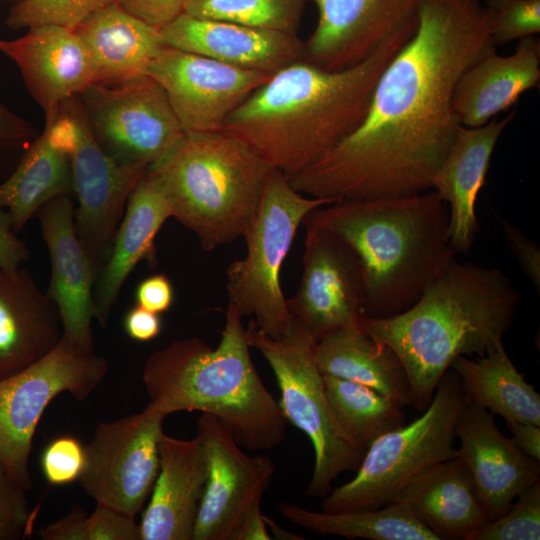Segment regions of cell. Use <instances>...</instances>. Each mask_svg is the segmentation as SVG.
Wrapping results in <instances>:
<instances>
[{
  "label": "cell",
  "mask_w": 540,
  "mask_h": 540,
  "mask_svg": "<svg viewBox=\"0 0 540 540\" xmlns=\"http://www.w3.org/2000/svg\"><path fill=\"white\" fill-rule=\"evenodd\" d=\"M136 305L151 312H167L174 302V288L164 274H154L142 280L135 292Z\"/></svg>",
  "instance_id": "ee69618b"
},
{
  "label": "cell",
  "mask_w": 540,
  "mask_h": 540,
  "mask_svg": "<svg viewBox=\"0 0 540 540\" xmlns=\"http://www.w3.org/2000/svg\"><path fill=\"white\" fill-rule=\"evenodd\" d=\"M451 369L469 401L501 416L506 423L540 425V395L512 363L503 342L481 357H458Z\"/></svg>",
  "instance_id": "4dcf8cb0"
},
{
  "label": "cell",
  "mask_w": 540,
  "mask_h": 540,
  "mask_svg": "<svg viewBox=\"0 0 540 540\" xmlns=\"http://www.w3.org/2000/svg\"><path fill=\"white\" fill-rule=\"evenodd\" d=\"M455 436L457 456L491 519L504 514L522 491L540 481V461L501 433L494 414L469 400L458 418Z\"/></svg>",
  "instance_id": "ac0fdd59"
},
{
  "label": "cell",
  "mask_w": 540,
  "mask_h": 540,
  "mask_svg": "<svg viewBox=\"0 0 540 540\" xmlns=\"http://www.w3.org/2000/svg\"><path fill=\"white\" fill-rule=\"evenodd\" d=\"M165 46L273 75L303 61L298 35L204 19L185 12L159 30Z\"/></svg>",
  "instance_id": "44dd1931"
},
{
  "label": "cell",
  "mask_w": 540,
  "mask_h": 540,
  "mask_svg": "<svg viewBox=\"0 0 540 540\" xmlns=\"http://www.w3.org/2000/svg\"><path fill=\"white\" fill-rule=\"evenodd\" d=\"M506 424L517 446L528 456L540 461V425L529 422Z\"/></svg>",
  "instance_id": "c3c4849f"
},
{
  "label": "cell",
  "mask_w": 540,
  "mask_h": 540,
  "mask_svg": "<svg viewBox=\"0 0 540 540\" xmlns=\"http://www.w3.org/2000/svg\"><path fill=\"white\" fill-rule=\"evenodd\" d=\"M7 1H10V2H12V3H16V2H19V1H21V0H7Z\"/></svg>",
  "instance_id": "f907efd6"
},
{
  "label": "cell",
  "mask_w": 540,
  "mask_h": 540,
  "mask_svg": "<svg viewBox=\"0 0 540 540\" xmlns=\"http://www.w3.org/2000/svg\"><path fill=\"white\" fill-rule=\"evenodd\" d=\"M147 74L165 90L185 133L222 131L232 113L271 77L165 45Z\"/></svg>",
  "instance_id": "5bb4252c"
},
{
  "label": "cell",
  "mask_w": 540,
  "mask_h": 540,
  "mask_svg": "<svg viewBox=\"0 0 540 540\" xmlns=\"http://www.w3.org/2000/svg\"><path fill=\"white\" fill-rule=\"evenodd\" d=\"M540 41L518 40L515 51L501 56L496 47L477 58L460 76L452 111L464 127H479L513 106L520 96L539 86Z\"/></svg>",
  "instance_id": "d4e9b609"
},
{
  "label": "cell",
  "mask_w": 540,
  "mask_h": 540,
  "mask_svg": "<svg viewBox=\"0 0 540 540\" xmlns=\"http://www.w3.org/2000/svg\"><path fill=\"white\" fill-rule=\"evenodd\" d=\"M25 493L0 462V540H18L31 534L37 512L30 509Z\"/></svg>",
  "instance_id": "ab89813d"
},
{
  "label": "cell",
  "mask_w": 540,
  "mask_h": 540,
  "mask_svg": "<svg viewBox=\"0 0 540 540\" xmlns=\"http://www.w3.org/2000/svg\"><path fill=\"white\" fill-rule=\"evenodd\" d=\"M188 0H117L126 12L160 30L185 10Z\"/></svg>",
  "instance_id": "b9f144b4"
},
{
  "label": "cell",
  "mask_w": 540,
  "mask_h": 540,
  "mask_svg": "<svg viewBox=\"0 0 540 540\" xmlns=\"http://www.w3.org/2000/svg\"><path fill=\"white\" fill-rule=\"evenodd\" d=\"M37 135L27 120L0 100V153L24 150Z\"/></svg>",
  "instance_id": "7bdbcfd3"
},
{
  "label": "cell",
  "mask_w": 540,
  "mask_h": 540,
  "mask_svg": "<svg viewBox=\"0 0 540 540\" xmlns=\"http://www.w3.org/2000/svg\"><path fill=\"white\" fill-rule=\"evenodd\" d=\"M108 361L62 336L28 368L0 379V462L26 491L32 487L29 457L39 420L49 403L68 392L85 401L108 372Z\"/></svg>",
  "instance_id": "30bf717a"
},
{
  "label": "cell",
  "mask_w": 540,
  "mask_h": 540,
  "mask_svg": "<svg viewBox=\"0 0 540 540\" xmlns=\"http://www.w3.org/2000/svg\"><path fill=\"white\" fill-rule=\"evenodd\" d=\"M85 464V445L72 436H60L50 441L40 459L45 480L57 486L79 480Z\"/></svg>",
  "instance_id": "f35d334b"
},
{
  "label": "cell",
  "mask_w": 540,
  "mask_h": 540,
  "mask_svg": "<svg viewBox=\"0 0 540 540\" xmlns=\"http://www.w3.org/2000/svg\"><path fill=\"white\" fill-rule=\"evenodd\" d=\"M304 226L300 285L286 303L289 313L318 340L359 322L364 315L365 285L359 259L343 239L324 228Z\"/></svg>",
  "instance_id": "9a60e30c"
},
{
  "label": "cell",
  "mask_w": 540,
  "mask_h": 540,
  "mask_svg": "<svg viewBox=\"0 0 540 540\" xmlns=\"http://www.w3.org/2000/svg\"><path fill=\"white\" fill-rule=\"evenodd\" d=\"M73 30L90 58L94 83L147 74L150 61L164 46L158 29L118 3L93 12Z\"/></svg>",
  "instance_id": "83f0119b"
},
{
  "label": "cell",
  "mask_w": 540,
  "mask_h": 540,
  "mask_svg": "<svg viewBox=\"0 0 540 540\" xmlns=\"http://www.w3.org/2000/svg\"><path fill=\"white\" fill-rule=\"evenodd\" d=\"M123 327L132 340L147 342L160 334L162 321L160 314L135 305L125 314Z\"/></svg>",
  "instance_id": "bcb514c9"
},
{
  "label": "cell",
  "mask_w": 540,
  "mask_h": 540,
  "mask_svg": "<svg viewBox=\"0 0 540 540\" xmlns=\"http://www.w3.org/2000/svg\"><path fill=\"white\" fill-rule=\"evenodd\" d=\"M314 356L322 374L366 385L411 407L409 380L399 357L364 331L359 322L318 339Z\"/></svg>",
  "instance_id": "f1b7e54d"
},
{
  "label": "cell",
  "mask_w": 540,
  "mask_h": 540,
  "mask_svg": "<svg viewBox=\"0 0 540 540\" xmlns=\"http://www.w3.org/2000/svg\"><path fill=\"white\" fill-rule=\"evenodd\" d=\"M303 225L329 230L355 252L362 267L364 315L388 318L409 309L446 263L449 211L434 191L344 200L310 211Z\"/></svg>",
  "instance_id": "277c9868"
},
{
  "label": "cell",
  "mask_w": 540,
  "mask_h": 540,
  "mask_svg": "<svg viewBox=\"0 0 540 540\" xmlns=\"http://www.w3.org/2000/svg\"><path fill=\"white\" fill-rule=\"evenodd\" d=\"M74 203L60 196L37 213L51 265L46 294L58 308L63 337L93 350L92 321L97 274L74 227Z\"/></svg>",
  "instance_id": "d6986e66"
},
{
  "label": "cell",
  "mask_w": 540,
  "mask_h": 540,
  "mask_svg": "<svg viewBox=\"0 0 540 540\" xmlns=\"http://www.w3.org/2000/svg\"><path fill=\"white\" fill-rule=\"evenodd\" d=\"M508 248L517 260L525 276L540 292V247L517 226L498 216Z\"/></svg>",
  "instance_id": "60d3db41"
},
{
  "label": "cell",
  "mask_w": 540,
  "mask_h": 540,
  "mask_svg": "<svg viewBox=\"0 0 540 540\" xmlns=\"http://www.w3.org/2000/svg\"><path fill=\"white\" fill-rule=\"evenodd\" d=\"M245 330L250 347L264 356L274 372L283 415L313 445L315 462L305 495L324 498L340 474L358 469L365 452L349 440L333 416L315 361L317 340L292 315L279 338L267 336L252 320Z\"/></svg>",
  "instance_id": "ba28073f"
},
{
  "label": "cell",
  "mask_w": 540,
  "mask_h": 540,
  "mask_svg": "<svg viewBox=\"0 0 540 540\" xmlns=\"http://www.w3.org/2000/svg\"><path fill=\"white\" fill-rule=\"evenodd\" d=\"M60 107L73 125L69 157L77 200L74 227L98 276L111 252L129 196L148 168L121 164L99 146L87 125L79 95Z\"/></svg>",
  "instance_id": "4fadbf2b"
},
{
  "label": "cell",
  "mask_w": 540,
  "mask_h": 540,
  "mask_svg": "<svg viewBox=\"0 0 540 540\" xmlns=\"http://www.w3.org/2000/svg\"><path fill=\"white\" fill-rule=\"evenodd\" d=\"M540 481L522 491L510 508L473 531L466 540H539Z\"/></svg>",
  "instance_id": "8d00e7d4"
},
{
  "label": "cell",
  "mask_w": 540,
  "mask_h": 540,
  "mask_svg": "<svg viewBox=\"0 0 540 540\" xmlns=\"http://www.w3.org/2000/svg\"><path fill=\"white\" fill-rule=\"evenodd\" d=\"M311 1L318 19L303 41V61L340 71L363 62L393 35L417 24L427 0Z\"/></svg>",
  "instance_id": "e0dca14e"
},
{
  "label": "cell",
  "mask_w": 540,
  "mask_h": 540,
  "mask_svg": "<svg viewBox=\"0 0 540 540\" xmlns=\"http://www.w3.org/2000/svg\"><path fill=\"white\" fill-rule=\"evenodd\" d=\"M160 468L139 524L141 540H192L208 477L202 439L163 434Z\"/></svg>",
  "instance_id": "7402d4cb"
},
{
  "label": "cell",
  "mask_w": 540,
  "mask_h": 540,
  "mask_svg": "<svg viewBox=\"0 0 540 540\" xmlns=\"http://www.w3.org/2000/svg\"><path fill=\"white\" fill-rule=\"evenodd\" d=\"M479 0H427L414 35L380 74L357 128L320 160L287 177L298 192L332 202L398 198L432 189L461 126L456 84L495 48Z\"/></svg>",
  "instance_id": "6da1fadb"
},
{
  "label": "cell",
  "mask_w": 540,
  "mask_h": 540,
  "mask_svg": "<svg viewBox=\"0 0 540 540\" xmlns=\"http://www.w3.org/2000/svg\"><path fill=\"white\" fill-rule=\"evenodd\" d=\"M117 0H21L13 3L5 24L12 30L41 25L74 29L86 17Z\"/></svg>",
  "instance_id": "d590c367"
},
{
  "label": "cell",
  "mask_w": 540,
  "mask_h": 540,
  "mask_svg": "<svg viewBox=\"0 0 540 540\" xmlns=\"http://www.w3.org/2000/svg\"><path fill=\"white\" fill-rule=\"evenodd\" d=\"M278 511L289 522L319 535L370 540H439L396 501L374 510L345 512H317L283 502Z\"/></svg>",
  "instance_id": "1f68e13d"
},
{
  "label": "cell",
  "mask_w": 540,
  "mask_h": 540,
  "mask_svg": "<svg viewBox=\"0 0 540 540\" xmlns=\"http://www.w3.org/2000/svg\"><path fill=\"white\" fill-rule=\"evenodd\" d=\"M0 53L18 67L25 87L51 125L67 99L94 83L88 53L73 29L41 25L16 39H0Z\"/></svg>",
  "instance_id": "ffe728a7"
},
{
  "label": "cell",
  "mask_w": 540,
  "mask_h": 540,
  "mask_svg": "<svg viewBox=\"0 0 540 540\" xmlns=\"http://www.w3.org/2000/svg\"><path fill=\"white\" fill-rule=\"evenodd\" d=\"M263 497L256 498L242 515L231 540H271L261 509Z\"/></svg>",
  "instance_id": "7dc6e473"
},
{
  "label": "cell",
  "mask_w": 540,
  "mask_h": 540,
  "mask_svg": "<svg viewBox=\"0 0 540 540\" xmlns=\"http://www.w3.org/2000/svg\"><path fill=\"white\" fill-rule=\"evenodd\" d=\"M309 0H188L184 12L199 18L233 22L297 35Z\"/></svg>",
  "instance_id": "836d02e7"
},
{
  "label": "cell",
  "mask_w": 540,
  "mask_h": 540,
  "mask_svg": "<svg viewBox=\"0 0 540 540\" xmlns=\"http://www.w3.org/2000/svg\"><path fill=\"white\" fill-rule=\"evenodd\" d=\"M148 170L174 217L205 251L243 237L257 213L272 167L225 132L185 133Z\"/></svg>",
  "instance_id": "8992f818"
},
{
  "label": "cell",
  "mask_w": 540,
  "mask_h": 540,
  "mask_svg": "<svg viewBox=\"0 0 540 540\" xmlns=\"http://www.w3.org/2000/svg\"><path fill=\"white\" fill-rule=\"evenodd\" d=\"M208 461V477L192 540H231L242 515L263 497L275 473L270 458L247 455L213 415L197 420Z\"/></svg>",
  "instance_id": "2e32d148"
},
{
  "label": "cell",
  "mask_w": 540,
  "mask_h": 540,
  "mask_svg": "<svg viewBox=\"0 0 540 540\" xmlns=\"http://www.w3.org/2000/svg\"><path fill=\"white\" fill-rule=\"evenodd\" d=\"M43 540H141L135 519L112 508L96 504L87 515L74 507L67 515L39 531Z\"/></svg>",
  "instance_id": "e575fe53"
},
{
  "label": "cell",
  "mask_w": 540,
  "mask_h": 540,
  "mask_svg": "<svg viewBox=\"0 0 540 540\" xmlns=\"http://www.w3.org/2000/svg\"><path fill=\"white\" fill-rule=\"evenodd\" d=\"M493 45L536 36L540 32V0H485Z\"/></svg>",
  "instance_id": "74e56055"
},
{
  "label": "cell",
  "mask_w": 540,
  "mask_h": 540,
  "mask_svg": "<svg viewBox=\"0 0 540 540\" xmlns=\"http://www.w3.org/2000/svg\"><path fill=\"white\" fill-rule=\"evenodd\" d=\"M79 98L94 139L121 164L149 168L185 134L165 90L148 74L93 83Z\"/></svg>",
  "instance_id": "8fae6325"
},
{
  "label": "cell",
  "mask_w": 540,
  "mask_h": 540,
  "mask_svg": "<svg viewBox=\"0 0 540 540\" xmlns=\"http://www.w3.org/2000/svg\"><path fill=\"white\" fill-rule=\"evenodd\" d=\"M467 402L461 381L450 368L422 415L377 438L366 450L355 476L323 498L322 511L381 508L394 502L418 472L456 457L455 428Z\"/></svg>",
  "instance_id": "52a82bcc"
},
{
  "label": "cell",
  "mask_w": 540,
  "mask_h": 540,
  "mask_svg": "<svg viewBox=\"0 0 540 540\" xmlns=\"http://www.w3.org/2000/svg\"><path fill=\"white\" fill-rule=\"evenodd\" d=\"M333 203L296 191L285 175L270 171L256 215L244 238L247 254L227 270L228 304L251 316L264 334L279 338L291 314L280 283V271L298 228L315 208Z\"/></svg>",
  "instance_id": "9c48e42d"
},
{
  "label": "cell",
  "mask_w": 540,
  "mask_h": 540,
  "mask_svg": "<svg viewBox=\"0 0 540 540\" xmlns=\"http://www.w3.org/2000/svg\"><path fill=\"white\" fill-rule=\"evenodd\" d=\"M519 301L502 270L454 256L409 309L388 318L362 316L359 325L397 354L411 407L423 412L458 357H481L503 342Z\"/></svg>",
  "instance_id": "3957f363"
},
{
  "label": "cell",
  "mask_w": 540,
  "mask_h": 540,
  "mask_svg": "<svg viewBox=\"0 0 540 540\" xmlns=\"http://www.w3.org/2000/svg\"><path fill=\"white\" fill-rule=\"evenodd\" d=\"M29 256L28 247L13 230L8 212L0 208V269L19 268Z\"/></svg>",
  "instance_id": "f6af8a7d"
},
{
  "label": "cell",
  "mask_w": 540,
  "mask_h": 540,
  "mask_svg": "<svg viewBox=\"0 0 540 540\" xmlns=\"http://www.w3.org/2000/svg\"><path fill=\"white\" fill-rule=\"evenodd\" d=\"M417 27H405L348 69L326 71L305 61L281 69L232 113L222 131L286 178L302 171L362 122L380 74Z\"/></svg>",
  "instance_id": "7a4b0ae2"
},
{
  "label": "cell",
  "mask_w": 540,
  "mask_h": 540,
  "mask_svg": "<svg viewBox=\"0 0 540 540\" xmlns=\"http://www.w3.org/2000/svg\"><path fill=\"white\" fill-rule=\"evenodd\" d=\"M333 416L349 440L360 450L380 436L406 423L403 405L353 381L323 374Z\"/></svg>",
  "instance_id": "d6a6232c"
},
{
  "label": "cell",
  "mask_w": 540,
  "mask_h": 540,
  "mask_svg": "<svg viewBox=\"0 0 540 540\" xmlns=\"http://www.w3.org/2000/svg\"><path fill=\"white\" fill-rule=\"evenodd\" d=\"M514 116L515 110L479 127L460 126L433 177L432 190L448 207L449 244L455 254H467L474 244L479 231L476 200L486 184L496 144Z\"/></svg>",
  "instance_id": "603a6c76"
},
{
  "label": "cell",
  "mask_w": 540,
  "mask_h": 540,
  "mask_svg": "<svg viewBox=\"0 0 540 540\" xmlns=\"http://www.w3.org/2000/svg\"><path fill=\"white\" fill-rule=\"evenodd\" d=\"M268 531L272 539L276 540H302V536L295 534L278 524L274 519L264 516Z\"/></svg>",
  "instance_id": "681fc988"
},
{
  "label": "cell",
  "mask_w": 540,
  "mask_h": 540,
  "mask_svg": "<svg viewBox=\"0 0 540 540\" xmlns=\"http://www.w3.org/2000/svg\"><path fill=\"white\" fill-rule=\"evenodd\" d=\"M165 417L149 403L140 413L95 427L85 445L86 464L79 482L96 504L135 519L159 473Z\"/></svg>",
  "instance_id": "7c38bea8"
},
{
  "label": "cell",
  "mask_w": 540,
  "mask_h": 540,
  "mask_svg": "<svg viewBox=\"0 0 540 540\" xmlns=\"http://www.w3.org/2000/svg\"><path fill=\"white\" fill-rule=\"evenodd\" d=\"M62 336L57 306L30 273L0 269V379L42 359Z\"/></svg>",
  "instance_id": "cb8c5ba5"
},
{
  "label": "cell",
  "mask_w": 540,
  "mask_h": 540,
  "mask_svg": "<svg viewBox=\"0 0 540 540\" xmlns=\"http://www.w3.org/2000/svg\"><path fill=\"white\" fill-rule=\"evenodd\" d=\"M73 195L70 157L44 128L23 150L14 171L0 183V208L8 212L18 233L46 203Z\"/></svg>",
  "instance_id": "f546056e"
},
{
  "label": "cell",
  "mask_w": 540,
  "mask_h": 540,
  "mask_svg": "<svg viewBox=\"0 0 540 540\" xmlns=\"http://www.w3.org/2000/svg\"><path fill=\"white\" fill-rule=\"evenodd\" d=\"M172 208L155 176L147 170L129 196L111 252L94 287V315L103 327L117 302L120 290L141 261L155 264V238L172 217Z\"/></svg>",
  "instance_id": "484cf974"
},
{
  "label": "cell",
  "mask_w": 540,
  "mask_h": 540,
  "mask_svg": "<svg viewBox=\"0 0 540 540\" xmlns=\"http://www.w3.org/2000/svg\"><path fill=\"white\" fill-rule=\"evenodd\" d=\"M241 318L228 304L215 349L197 337L173 341L148 357L142 380L150 404L166 416L207 413L241 447L269 450L285 439L288 421L255 368Z\"/></svg>",
  "instance_id": "5b68a950"
},
{
  "label": "cell",
  "mask_w": 540,
  "mask_h": 540,
  "mask_svg": "<svg viewBox=\"0 0 540 540\" xmlns=\"http://www.w3.org/2000/svg\"><path fill=\"white\" fill-rule=\"evenodd\" d=\"M395 501L439 540H466L491 520L458 456L418 472L402 487Z\"/></svg>",
  "instance_id": "4316f807"
}]
</instances>
